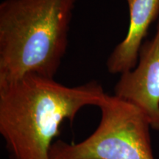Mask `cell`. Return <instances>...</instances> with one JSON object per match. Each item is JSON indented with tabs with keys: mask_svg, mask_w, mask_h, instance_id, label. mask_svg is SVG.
Returning a JSON list of instances; mask_svg holds the SVG:
<instances>
[{
	"mask_svg": "<svg viewBox=\"0 0 159 159\" xmlns=\"http://www.w3.org/2000/svg\"><path fill=\"white\" fill-rule=\"evenodd\" d=\"M99 108L101 119L94 132L77 144L55 141L50 159H155L151 126L140 109L108 94Z\"/></svg>",
	"mask_w": 159,
	"mask_h": 159,
	"instance_id": "obj_3",
	"label": "cell"
},
{
	"mask_svg": "<svg viewBox=\"0 0 159 159\" xmlns=\"http://www.w3.org/2000/svg\"><path fill=\"white\" fill-rule=\"evenodd\" d=\"M114 95L139 108L159 130V22L152 39L141 47L136 66L121 75Z\"/></svg>",
	"mask_w": 159,
	"mask_h": 159,
	"instance_id": "obj_4",
	"label": "cell"
},
{
	"mask_svg": "<svg viewBox=\"0 0 159 159\" xmlns=\"http://www.w3.org/2000/svg\"><path fill=\"white\" fill-rule=\"evenodd\" d=\"M77 0L0 3V83L27 74L54 78L69 44Z\"/></svg>",
	"mask_w": 159,
	"mask_h": 159,
	"instance_id": "obj_2",
	"label": "cell"
},
{
	"mask_svg": "<svg viewBox=\"0 0 159 159\" xmlns=\"http://www.w3.org/2000/svg\"><path fill=\"white\" fill-rule=\"evenodd\" d=\"M106 96L96 80L67 86L27 74L0 83V134L11 158L50 159L61 124L72 122L85 106L99 107Z\"/></svg>",
	"mask_w": 159,
	"mask_h": 159,
	"instance_id": "obj_1",
	"label": "cell"
},
{
	"mask_svg": "<svg viewBox=\"0 0 159 159\" xmlns=\"http://www.w3.org/2000/svg\"><path fill=\"white\" fill-rule=\"evenodd\" d=\"M130 22L126 36L117 44L107 60L111 74L127 72L136 66L143 40L149 27L159 16V0H126Z\"/></svg>",
	"mask_w": 159,
	"mask_h": 159,
	"instance_id": "obj_5",
	"label": "cell"
}]
</instances>
